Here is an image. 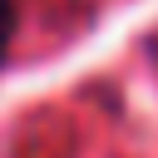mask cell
<instances>
[{"label": "cell", "instance_id": "cell-1", "mask_svg": "<svg viewBox=\"0 0 158 158\" xmlns=\"http://www.w3.org/2000/svg\"><path fill=\"white\" fill-rule=\"evenodd\" d=\"M15 25H20V5H15V0H0V64H5V54H10Z\"/></svg>", "mask_w": 158, "mask_h": 158}]
</instances>
